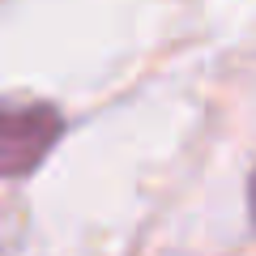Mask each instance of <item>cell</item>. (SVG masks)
Returning a JSON list of instances; mask_svg holds the SVG:
<instances>
[{
    "label": "cell",
    "mask_w": 256,
    "mask_h": 256,
    "mask_svg": "<svg viewBox=\"0 0 256 256\" xmlns=\"http://www.w3.org/2000/svg\"><path fill=\"white\" fill-rule=\"evenodd\" d=\"M64 120L47 102L0 98V175H26L60 141Z\"/></svg>",
    "instance_id": "6da1fadb"
},
{
    "label": "cell",
    "mask_w": 256,
    "mask_h": 256,
    "mask_svg": "<svg viewBox=\"0 0 256 256\" xmlns=\"http://www.w3.org/2000/svg\"><path fill=\"white\" fill-rule=\"evenodd\" d=\"M252 218H256V175H252Z\"/></svg>",
    "instance_id": "7a4b0ae2"
}]
</instances>
